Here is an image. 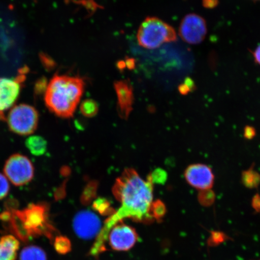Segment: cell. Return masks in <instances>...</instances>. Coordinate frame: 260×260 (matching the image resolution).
Returning a JSON list of instances; mask_svg holds the SVG:
<instances>
[{
	"instance_id": "cell-9",
	"label": "cell",
	"mask_w": 260,
	"mask_h": 260,
	"mask_svg": "<svg viewBox=\"0 0 260 260\" xmlns=\"http://www.w3.org/2000/svg\"><path fill=\"white\" fill-rule=\"evenodd\" d=\"M107 240L115 251H128L137 241L138 235L132 227L118 223L110 230Z\"/></svg>"
},
{
	"instance_id": "cell-6",
	"label": "cell",
	"mask_w": 260,
	"mask_h": 260,
	"mask_svg": "<svg viewBox=\"0 0 260 260\" xmlns=\"http://www.w3.org/2000/svg\"><path fill=\"white\" fill-rule=\"evenodd\" d=\"M207 27L202 16L190 14L185 16L179 28V35L182 40L188 44H201L206 38Z\"/></svg>"
},
{
	"instance_id": "cell-30",
	"label": "cell",
	"mask_w": 260,
	"mask_h": 260,
	"mask_svg": "<svg viewBox=\"0 0 260 260\" xmlns=\"http://www.w3.org/2000/svg\"><path fill=\"white\" fill-rule=\"evenodd\" d=\"M4 119H5L4 114L0 112V121H1V120H4Z\"/></svg>"
},
{
	"instance_id": "cell-15",
	"label": "cell",
	"mask_w": 260,
	"mask_h": 260,
	"mask_svg": "<svg viewBox=\"0 0 260 260\" xmlns=\"http://www.w3.org/2000/svg\"><path fill=\"white\" fill-rule=\"evenodd\" d=\"M47 255L43 249L37 246H28L22 249L19 260H47Z\"/></svg>"
},
{
	"instance_id": "cell-5",
	"label": "cell",
	"mask_w": 260,
	"mask_h": 260,
	"mask_svg": "<svg viewBox=\"0 0 260 260\" xmlns=\"http://www.w3.org/2000/svg\"><path fill=\"white\" fill-rule=\"evenodd\" d=\"M5 175L16 186H24L34 177L35 169L31 161L26 156L16 154L6 161L4 167Z\"/></svg>"
},
{
	"instance_id": "cell-20",
	"label": "cell",
	"mask_w": 260,
	"mask_h": 260,
	"mask_svg": "<svg viewBox=\"0 0 260 260\" xmlns=\"http://www.w3.org/2000/svg\"><path fill=\"white\" fill-rule=\"evenodd\" d=\"M153 184L164 183L167 180L168 175L167 172L161 168L156 169L151 174L149 175Z\"/></svg>"
},
{
	"instance_id": "cell-11",
	"label": "cell",
	"mask_w": 260,
	"mask_h": 260,
	"mask_svg": "<svg viewBox=\"0 0 260 260\" xmlns=\"http://www.w3.org/2000/svg\"><path fill=\"white\" fill-rule=\"evenodd\" d=\"M117 99L118 112L123 119H127L132 112L135 97L133 87L128 81L120 80L114 83Z\"/></svg>"
},
{
	"instance_id": "cell-3",
	"label": "cell",
	"mask_w": 260,
	"mask_h": 260,
	"mask_svg": "<svg viewBox=\"0 0 260 260\" xmlns=\"http://www.w3.org/2000/svg\"><path fill=\"white\" fill-rule=\"evenodd\" d=\"M174 28L157 17H148L142 22L138 31L137 40L140 46L155 49L162 45L177 40Z\"/></svg>"
},
{
	"instance_id": "cell-26",
	"label": "cell",
	"mask_w": 260,
	"mask_h": 260,
	"mask_svg": "<svg viewBox=\"0 0 260 260\" xmlns=\"http://www.w3.org/2000/svg\"><path fill=\"white\" fill-rule=\"evenodd\" d=\"M47 83L46 80L42 79L37 84V87H36V91L37 93L41 94L45 92L47 87Z\"/></svg>"
},
{
	"instance_id": "cell-18",
	"label": "cell",
	"mask_w": 260,
	"mask_h": 260,
	"mask_svg": "<svg viewBox=\"0 0 260 260\" xmlns=\"http://www.w3.org/2000/svg\"><path fill=\"white\" fill-rule=\"evenodd\" d=\"M99 183L95 180L91 181L87 183L83 191L82 199L84 201H88L95 196Z\"/></svg>"
},
{
	"instance_id": "cell-29",
	"label": "cell",
	"mask_w": 260,
	"mask_h": 260,
	"mask_svg": "<svg viewBox=\"0 0 260 260\" xmlns=\"http://www.w3.org/2000/svg\"><path fill=\"white\" fill-rule=\"evenodd\" d=\"M60 173L63 176H68V175L71 174L70 168L67 167V166H64V167L61 169Z\"/></svg>"
},
{
	"instance_id": "cell-2",
	"label": "cell",
	"mask_w": 260,
	"mask_h": 260,
	"mask_svg": "<svg viewBox=\"0 0 260 260\" xmlns=\"http://www.w3.org/2000/svg\"><path fill=\"white\" fill-rule=\"evenodd\" d=\"M84 88V82L80 77L56 75L45 91V105L56 116L70 118L76 111Z\"/></svg>"
},
{
	"instance_id": "cell-25",
	"label": "cell",
	"mask_w": 260,
	"mask_h": 260,
	"mask_svg": "<svg viewBox=\"0 0 260 260\" xmlns=\"http://www.w3.org/2000/svg\"><path fill=\"white\" fill-rule=\"evenodd\" d=\"M244 137L246 139L251 140L255 137L256 131L254 128L251 126H246L244 129Z\"/></svg>"
},
{
	"instance_id": "cell-16",
	"label": "cell",
	"mask_w": 260,
	"mask_h": 260,
	"mask_svg": "<svg viewBox=\"0 0 260 260\" xmlns=\"http://www.w3.org/2000/svg\"><path fill=\"white\" fill-rule=\"evenodd\" d=\"M242 182L246 187L253 188L260 184V174L252 168L243 171L242 174Z\"/></svg>"
},
{
	"instance_id": "cell-14",
	"label": "cell",
	"mask_w": 260,
	"mask_h": 260,
	"mask_svg": "<svg viewBox=\"0 0 260 260\" xmlns=\"http://www.w3.org/2000/svg\"><path fill=\"white\" fill-rule=\"evenodd\" d=\"M25 144L31 152L35 156L43 155L47 149V142L40 136H31L26 140Z\"/></svg>"
},
{
	"instance_id": "cell-23",
	"label": "cell",
	"mask_w": 260,
	"mask_h": 260,
	"mask_svg": "<svg viewBox=\"0 0 260 260\" xmlns=\"http://www.w3.org/2000/svg\"><path fill=\"white\" fill-rule=\"evenodd\" d=\"M194 87V84L192 80L190 79H187L184 81V83L181 84L179 86V91L182 95H186L190 91L192 90Z\"/></svg>"
},
{
	"instance_id": "cell-19",
	"label": "cell",
	"mask_w": 260,
	"mask_h": 260,
	"mask_svg": "<svg viewBox=\"0 0 260 260\" xmlns=\"http://www.w3.org/2000/svg\"><path fill=\"white\" fill-rule=\"evenodd\" d=\"M55 248L61 253H66L71 249V243L66 237H58L54 243Z\"/></svg>"
},
{
	"instance_id": "cell-31",
	"label": "cell",
	"mask_w": 260,
	"mask_h": 260,
	"mask_svg": "<svg viewBox=\"0 0 260 260\" xmlns=\"http://www.w3.org/2000/svg\"><path fill=\"white\" fill-rule=\"evenodd\" d=\"M253 1H256V2H260V0H253Z\"/></svg>"
},
{
	"instance_id": "cell-4",
	"label": "cell",
	"mask_w": 260,
	"mask_h": 260,
	"mask_svg": "<svg viewBox=\"0 0 260 260\" xmlns=\"http://www.w3.org/2000/svg\"><path fill=\"white\" fill-rule=\"evenodd\" d=\"M38 122L37 110L35 107L25 104L13 107L7 118L10 129L21 136L32 134L38 127Z\"/></svg>"
},
{
	"instance_id": "cell-24",
	"label": "cell",
	"mask_w": 260,
	"mask_h": 260,
	"mask_svg": "<svg viewBox=\"0 0 260 260\" xmlns=\"http://www.w3.org/2000/svg\"><path fill=\"white\" fill-rule=\"evenodd\" d=\"M93 206L96 208L97 210L100 211V212L103 213L104 211L109 209V203L107 202L106 200L100 198V199L97 200L94 203Z\"/></svg>"
},
{
	"instance_id": "cell-13",
	"label": "cell",
	"mask_w": 260,
	"mask_h": 260,
	"mask_svg": "<svg viewBox=\"0 0 260 260\" xmlns=\"http://www.w3.org/2000/svg\"><path fill=\"white\" fill-rule=\"evenodd\" d=\"M19 245L20 243L15 236L2 237L0 238V260H16Z\"/></svg>"
},
{
	"instance_id": "cell-21",
	"label": "cell",
	"mask_w": 260,
	"mask_h": 260,
	"mask_svg": "<svg viewBox=\"0 0 260 260\" xmlns=\"http://www.w3.org/2000/svg\"><path fill=\"white\" fill-rule=\"evenodd\" d=\"M165 213V206L160 201L153 202L151 207V214L154 219H159L164 216Z\"/></svg>"
},
{
	"instance_id": "cell-28",
	"label": "cell",
	"mask_w": 260,
	"mask_h": 260,
	"mask_svg": "<svg viewBox=\"0 0 260 260\" xmlns=\"http://www.w3.org/2000/svg\"><path fill=\"white\" fill-rule=\"evenodd\" d=\"M253 56L256 63L260 65V44L253 52Z\"/></svg>"
},
{
	"instance_id": "cell-10",
	"label": "cell",
	"mask_w": 260,
	"mask_h": 260,
	"mask_svg": "<svg viewBox=\"0 0 260 260\" xmlns=\"http://www.w3.org/2000/svg\"><path fill=\"white\" fill-rule=\"evenodd\" d=\"M24 76L15 79L0 77V112L11 108L20 93Z\"/></svg>"
},
{
	"instance_id": "cell-8",
	"label": "cell",
	"mask_w": 260,
	"mask_h": 260,
	"mask_svg": "<svg viewBox=\"0 0 260 260\" xmlns=\"http://www.w3.org/2000/svg\"><path fill=\"white\" fill-rule=\"evenodd\" d=\"M184 175L187 183L198 190H210L213 186L214 175L206 165H190L185 170Z\"/></svg>"
},
{
	"instance_id": "cell-22",
	"label": "cell",
	"mask_w": 260,
	"mask_h": 260,
	"mask_svg": "<svg viewBox=\"0 0 260 260\" xmlns=\"http://www.w3.org/2000/svg\"><path fill=\"white\" fill-rule=\"evenodd\" d=\"M10 190V185L7 177L0 173V200L7 197Z\"/></svg>"
},
{
	"instance_id": "cell-12",
	"label": "cell",
	"mask_w": 260,
	"mask_h": 260,
	"mask_svg": "<svg viewBox=\"0 0 260 260\" xmlns=\"http://www.w3.org/2000/svg\"><path fill=\"white\" fill-rule=\"evenodd\" d=\"M43 206L32 205L24 211L26 227L35 232H40L45 223Z\"/></svg>"
},
{
	"instance_id": "cell-17",
	"label": "cell",
	"mask_w": 260,
	"mask_h": 260,
	"mask_svg": "<svg viewBox=\"0 0 260 260\" xmlns=\"http://www.w3.org/2000/svg\"><path fill=\"white\" fill-rule=\"evenodd\" d=\"M80 110L81 114L86 118H93L99 111V105L96 101L86 99L81 103Z\"/></svg>"
},
{
	"instance_id": "cell-1",
	"label": "cell",
	"mask_w": 260,
	"mask_h": 260,
	"mask_svg": "<svg viewBox=\"0 0 260 260\" xmlns=\"http://www.w3.org/2000/svg\"><path fill=\"white\" fill-rule=\"evenodd\" d=\"M153 184L149 175L145 181L132 168L125 169L116 179L112 190L121 207L106 221L91 249L92 255H99L105 250L110 230L123 219L129 218L145 222L154 219L151 214Z\"/></svg>"
},
{
	"instance_id": "cell-7",
	"label": "cell",
	"mask_w": 260,
	"mask_h": 260,
	"mask_svg": "<svg viewBox=\"0 0 260 260\" xmlns=\"http://www.w3.org/2000/svg\"><path fill=\"white\" fill-rule=\"evenodd\" d=\"M73 229L80 238L89 240L99 236L102 226L99 217L95 214L89 211H82L75 216Z\"/></svg>"
},
{
	"instance_id": "cell-27",
	"label": "cell",
	"mask_w": 260,
	"mask_h": 260,
	"mask_svg": "<svg viewBox=\"0 0 260 260\" xmlns=\"http://www.w3.org/2000/svg\"><path fill=\"white\" fill-rule=\"evenodd\" d=\"M203 5L207 8H213L216 7L218 3L217 0H203Z\"/></svg>"
}]
</instances>
